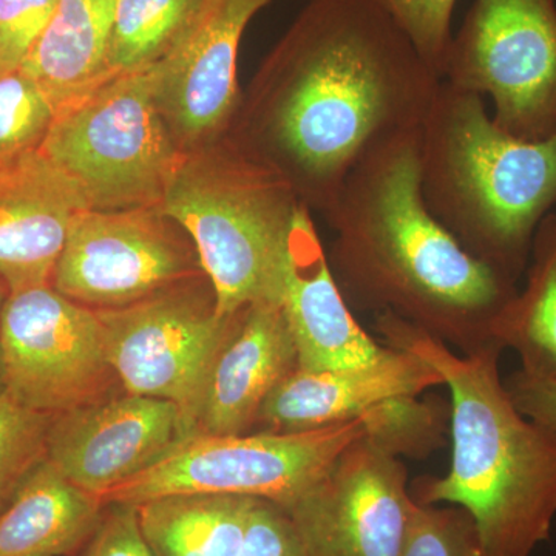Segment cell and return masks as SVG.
<instances>
[{"mask_svg":"<svg viewBox=\"0 0 556 556\" xmlns=\"http://www.w3.org/2000/svg\"><path fill=\"white\" fill-rule=\"evenodd\" d=\"M441 84L375 0H309L228 134L325 215L365 155L422 127Z\"/></svg>","mask_w":556,"mask_h":556,"instance_id":"cell-1","label":"cell"},{"mask_svg":"<svg viewBox=\"0 0 556 556\" xmlns=\"http://www.w3.org/2000/svg\"><path fill=\"white\" fill-rule=\"evenodd\" d=\"M420 129L380 142L348 175L325 218L329 268L350 308L390 313L464 356L501 348L518 285L468 254L427 206Z\"/></svg>","mask_w":556,"mask_h":556,"instance_id":"cell-2","label":"cell"},{"mask_svg":"<svg viewBox=\"0 0 556 556\" xmlns=\"http://www.w3.org/2000/svg\"><path fill=\"white\" fill-rule=\"evenodd\" d=\"M375 329L383 345L437 369L450 391L452 466L409 485L416 503L466 508L484 556L535 555L556 519V434L511 401L501 379L504 350L464 356L390 313L376 314Z\"/></svg>","mask_w":556,"mask_h":556,"instance_id":"cell-3","label":"cell"},{"mask_svg":"<svg viewBox=\"0 0 556 556\" xmlns=\"http://www.w3.org/2000/svg\"><path fill=\"white\" fill-rule=\"evenodd\" d=\"M424 199L468 254L518 285L556 206V131L527 141L496 126L484 98L442 80L419 134Z\"/></svg>","mask_w":556,"mask_h":556,"instance_id":"cell-4","label":"cell"},{"mask_svg":"<svg viewBox=\"0 0 556 556\" xmlns=\"http://www.w3.org/2000/svg\"><path fill=\"white\" fill-rule=\"evenodd\" d=\"M160 206L192 240L219 316L280 305L289 233L305 206L280 172L226 134L182 153Z\"/></svg>","mask_w":556,"mask_h":556,"instance_id":"cell-5","label":"cell"},{"mask_svg":"<svg viewBox=\"0 0 556 556\" xmlns=\"http://www.w3.org/2000/svg\"><path fill=\"white\" fill-rule=\"evenodd\" d=\"M39 152L98 211L159 206L182 156L150 67L115 73L61 110Z\"/></svg>","mask_w":556,"mask_h":556,"instance_id":"cell-6","label":"cell"},{"mask_svg":"<svg viewBox=\"0 0 556 556\" xmlns=\"http://www.w3.org/2000/svg\"><path fill=\"white\" fill-rule=\"evenodd\" d=\"M365 437L367 419L289 433L189 434L148 470L105 493L101 503L139 504L175 493H215L288 508Z\"/></svg>","mask_w":556,"mask_h":556,"instance_id":"cell-7","label":"cell"},{"mask_svg":"<svg viewBox=\"0 0 556 556\" xmlns=\"http://www.w3.org/2000/svg\"><path fill=\"white\" fill-rule=\"evenodd\" d=\"M442 80L493 101V121L538 141L556 131V0H475Z\"/></svg>","mask_w":556,"mask_h":556,"instance_id":"cell-8","label":"cell"},{"mask_svg":"<svg viewBox=\"0 0 556 556\" xmlns=\"http://www.w3.org/2000/svg\"><path fill=\"white\" fill-rule=\"evenodd\" d=\"M97 313L123 390L170 402L192 434L212 367L240 311L219 316L214 289L204 276L134 305Z\"/></svg>","mask_w":556,"mask_h":556,"instance_id":"cell-9","label":"cell"},{"mask_svg":"<svg viewBox=\"0 0 556 556\" xmlns=\"http://www.w3.org/2000/svg\"><path fill=\"white\" fill-rule=\"evenodd\" d=\"M204 277L185 229L159 206L79 212L51 287L94 311L134 305Z\"/></svg>","mask_w":556,"mask_h":556,"instance_id":"cell-10","label":"cell"},{"mask_svg":"<svg viewBox=\"0 0 556 556\" xmlns=\"http://www.w3.org/2000/svg\"><path fill=\"white\" fill-rule=\"evenodd\" d=\"M0 345L5 393L43 415L101 401L118 380L97 311L51 285L9 292Z\"/></svg>","mask_w":556,"mask_h":556,"instance_id":"cell-11","label":"cell"},{"mask_svg":"<svg viewBox=\"0 0 556 556\" xmlns=\"http://www.w3.org/2000/svg\"><path fill=\"white\" fill-rule=\"evenodd\" d=\"M415 506L401 457L365 437L285 510L308 556H399Z\"/></svg>","mask_w":556,"mask_h":556,"instance_id":"cell-12","label":"cell"},{"mask_svg":"<svg viewBox=\"0 0 556 556\" xmlns=\"http://www.w3.org/2000/svg\"><path fill=\"white\" fill-rule=\"evenodd\" d=\"M269 2L201 0L174 47L150 67L156 102L182 153L206 148L232 127L241 102V38Z\"/></svg>","mask_w":556,"mask_h":556,"instance_id":"cell-13","label":"cell"},{"mask_svg":"<svg viewBox=\"0 0 556 556\" xmlns=\"http://www.w3.org/2000/svg\"><path fill=\"white\" fill-rule=\"evenodd\" d=\"M188 434L174 404L124 391L54 416L46 459L101 501L110 490L152 467Z\"/></svg>","mask_w":556,"mask_h":556,"instance_id":"cell-14","label":"cell"},{"mask_svg":"<svg viewBox=\"0 0 556 556\" xmlns=\"http://www.w3.org/2000/svg\"><path fill=\"white\" fill-rule=\"evenodd\" d=\"M438 386L444 382L437 369L396 348L367 367L299 368L273 391L254 431L289 433L367 419L368 437L378 438L394 426L409 399Z\"/></svg>","mask_w":556,"mask_h":556,"instance_id":"cell-15","label":"cell"},{"mask_svg":"<svg viewBox=\"0 0 556 556\" xmlns=\"http://www.w3.org/2000/svg\"><path fill=\"white\" fill-rule=\"evenodd\" d=\"M280 305L298 346L300 369L367 367L391 351L358 325L306 206L295 215L289 233Z\"/></svg>","mask_w":556,"mask_h":556,"instance_id":"cell-16","label":"cell"},{"mask_svg":"<svg viewBox=\"0 0 556 556\" xmlns=\"http://www.w3.org/2000/svg\"><path fill=\"white\" fill-rule=\"evenodd\" d=\"M86 208L39 149L0 160V280L10 292L51 285L70 226Z\"/></svg>","mask_w":556,"mask_h":556,"instance_id":"cell-17","label":"cell"},{"mask_svg":"<svg viewBox=\"0 0 556 556\" xmlns=\"http://www.w3.org/2000/svg\"><path fill=\"white\" fill-rule=\"evenodd\" d=\"M295 369L298 346L281 305L241 309L212 367L193 433H251L265 402Z\"/></svg>","mask_w":556,"mask_h":556,"instance_id":"cell-18","label":"cell"},{"mask_svg":"<svg viewBox=\"0 0 556 556\" xmlns=\"http://www.w3.org/2000/svg\"><path fill=\"white\" fill-rule=\"evenodd\" d=\"M115 9L116 0H56L21 67L47 94L56 115L115 75L109 68Z\"/></svg>","mask_w":556,"mask_h":556,"instance_id":"cell-19","label":"cell"},{"mask_svg":"<svg viewBox=\"0 0 556 556\" xmlns=\"http://www.w3.org/2000/svg\"><path fill=\"white\" fill-rule=\"evenodd\" d=\"M104 504L43 457L0 514V556H65L89 543Z\"/></svg>","mask_w":556,"mask_h":556,"instance_id":"cell-20","label":"cell"},{"mask_svg":"<svg viewBox=\"0 0 556 556\" xmlns=\"http://www.w3.org/2000/svg\"><path fill=\"white\" fill-rule=\"evenodd\" d=\"M255 497L175 493L135 504L155 556H239Z\"/></svg>","mask_w":556,"mask_h":556,"instance_id":"cell-21","label":"cell"},{"mask_svg":"<svg viewBox=\"0 0 556 556\" xmlns=\"http://www.w3.org/2000/svg\"><path fill=\"white\" fill-rule=\"evenodd\" d=\"M504 350L521 358L522 371L556 379V214L541 222L533 239L526 285L497 320Z\"/></svg>","mask_w":556,"mask_h":556,"instance_id":"cell-22","label":"cell"},{"mask_svg":"<svg viewBox=\"0 0 556 556\" xmlns=\"http://www.w3.org/2000/svg\"><path fill=\"white\" fill-rule=\"evenodd\" d=\"M201 0H116L109 68L129 73L166 56Z\"/></svg>","mask_w":556,"mask_h":556,"instance_id":"cell-23","label":"cell"},{"mask_svg":"<svg viewBox=\"0 0 556 556\" xmlns=\"http://www.w3.org/2000/svg\"><path fill=\"white\" fill-rule=\"evenodd\" d=\"M54 118L49 98L24 70L0 73V160L39 149Z\"/></svg>","mask_w":556,"mask_h":556,"instance_id":"cell-24","label":"cell"},{"mask_svg":"<svg viewBox=\"0 0 556 556\" xmlns=\"http://www.w3.org/2000/svg\"><path fill=\"white\" fill-rule=\"evenodd\" d=\"M53 417L24 407L5 391L0 394V514L28 471L46 457Z\"/></svg>","mask_w":556,"mask_h":556,"instance_id":"cell-25","label":"cell"},{"mask_svg":"<svg viewBox=\"0 0 556 556\" xmlns=\"http://www.w3.org/2000/svg\"><path fill=\"white\" fill-rule=\"evenodd\" d=\"M399 556H484V551L466 508L416 503Z\"/></svg>","mask_w":556,"mask_h":556,"instance_id":"cell-26","label":"cell"},{"mask_svg":"<svg viewBox=\"0 0 556 556\" xmlns=\"http://www.w3.org/2000/svg\"><path fill=\"white\" fill-rule=\"evenodd\" d=\"M442 79L457 0H375Z\"/></svg>","mask_w":556,"mask_h":556,"instance_id":"cell-27","label":"cell"},{"mask_svg":"<svg viewBox=\"0 0 556 556\" xmlns=\"http://www.w3.org/2000/svg\"><path fill=\"white\" fill-rule=\"evenodd\" d=\"M56 0H0V73L21 68Z\"/></svg>","mask_w":556,"mask_h":556,"instance_id":"cell-28","label":"cell"},{"mask_svg":"<svg viewBox=\"0 0 556 556\" xmlns=\"http://www.w3.org/2000/svg\"><path fill=\"white\" fill-rule=\"evenodd\" d=\"M239 556H308L285 508L255 500Z\"/></svg>","mask_w":556,"mask_h":556,"instance_id":"cell-29","label":"cell"},{"mask_svg":"<svg viewBox=\"0 0 556 556\" xmlns=\"http://www.w3.org/2000/svg\"><path fill=\"white\" fill-rule=\"evenodd\" d=\"M84 556H155L139 527L135 504H108Z\"/></svg>","mask_w":556,"mask_h":556,"instance_id":"cell-30","label":"cell"},{"mask_svg":"<svg viewBox=\"0 0 556 556\" xmlns=\"http://www.w3.org/2000/svg\"><path fill=\"white\" fill-rule=\"evenodd\" d=\"M504 383L522 415L556 434V379L540 378L519 368Z\"/></svg>","mask_w":556,"mask_h":556,"instance_id":"cell-31","label":"cell"},{"mask_svg":"<svg viewBox=\"0 0 556 556\" xmlns=\"http://www.w3.org/2000/svg\"><path fill=\"white\" fill-rule=\"evenodd\" d=\"M9 288L7 285L0 280V320H2V309L3 305H5V300L9 298ZM5 391V386H3V364H2V345H0V394Z\"/></svg>","mask_w":556,"mask_h":556,"instance_id":"cell-32","label":"cell"}]
</instances>
